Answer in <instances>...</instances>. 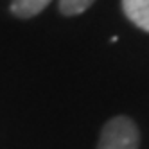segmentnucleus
<instances>
[{
    "instance_id": "4",
    "label": "nucleus",
    "mask_w": 149,
    "mask_h": 149,
    "mask_svg": "<svg viewBox=\"0 0 149 149\" xmlns=\"http://www.w3.org/2000/svg\"><path fill=\"white\" fill-rule=\"evenodd\" d=\"M95 2V0H59V11L67 16L81 15Z\"/></svg>"
},
{
    "instance_id": "1",
    "label": "nucleus",
    "mask_w": 149,
    "mask_h": 149,
    "mask_svg": "<svg viewBox=\"0 0 149 149\" xmlns=\"http://www.w3.org/2000/svg\"><path fill=\"white\" fill-rule=\"evenodd\" d=\"M140 133L136 124L126 115H117L104 124L97 149H138Z\"/></svg>"
},
{
    "instance_id": "3",
    "label": "nucleus",
    "mask_w": 149,
    "mask_h": 149,
    "mask_svg": "<svg viewBox=\"0 0 149 149\" xmlns=\"http://www.w3.org/2000/svg\"><path fill=\"white\" fill-rule=\"evenodd\" d=\"M52 2V0H13L11 13L18 18H33Z\"/></svg>"
},
{
    "instance_id": "2",
    "label": "nucleus",
    "mask_w": 149,
    "mask_h": 149,
    "mask_svg": "<svg viewBox=\"0 0 149 149\" xmlns=\"http://www.w3.org/2000/svg\"><path fill=\"white\" fill-rule=\"evenodd\" d=\"M122 11L138 29L149 33V0H122Z\"/></svg>"
}]
</instances>
